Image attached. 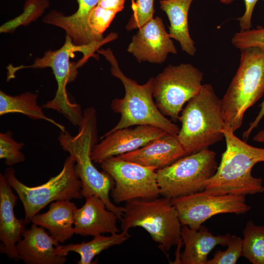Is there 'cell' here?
I'll return each instance as SVG.
<instances>
[{"mask_svg":"<svg viewBox=\"0 0 264 264\" xmlns=\"http://www.w3.org/2000/svg\"><path fill=\"white\" fill-rule=\"evenodd\" d=\"M77 207L70 200L50 203L47 212L37 214L32 219L33 224L47 229L58 242L64 243L75 234L74 218Z\"/></svg>","mask_w":264,"mask_h":264,"instance_id":"44dd1931","label":"cell"},{"mask_svg":"<svg viewBox=\"0 0 264 264\" xmlns=\"http://www.w3.org/2000/svg\"><path fill=\"white\" fill-rule=\"evenodd\" d=\"M231 235H214L205 226L198 230L182 225L181 238L184 245L180 264H206L208 255L217 245L227 246Z\"/></svg>","mask_w":264,"mask_h":264,"instance_id":"ffe728a7","label":"cell"},{"mask_svg":"<svg viewBox=\"0 0 264 264\" xmlns=\"http://www.w3.org/2000/svg\"><path fill=\"white\" fill-rule=\"evenodd\" d=\"M38 96L30 92L12 96L0 91V115L8 113L22 114L33 119L44 120L54 125L63 131L65 127L47 117L37 103Z\"/></svg>","mask_w":264,"mask_h":264,"instance_id":"cb8c5ba5","label":"cell"},{"mask_svg":"<svg viewBox=\"0 0 264 264\" xmlns=\"http://www.w3.org/2000/svg\"><path fill=\"white\" fill-rule=\"evenodd\" d=\"M186 155L177 136L167 132L138 149L117 156L157 171Z\"/></svg>","mask_w":264,"mask_h":264,"instance_id":"2e32d148","label":"cell"},{"mask_svg":"<svg viewBox=\"0 0 264 264\" xmlns=\"http://www.w3.org/2000/svg\"><path fill=\"white\" fill-rule=\"evenodd\" d=\"M117 13L115 11L98 5L94 7L88 19V25L93 35L101 40H105L103 33L109 26Z\"/></svg>","mask_w":264,"mask_h":264,"instance_id":"4316f807","label":"cell"},{"mask_svg":"<svg viewBox=\"0 0 264 264\" xmlns=\"http://www.w3.org/2000/svg\"></svg>","mask_w":264,"mask_h":264,"instance_id":"e575fe53","label":"cell"},{"mask_svg":"<svg viewBox=\"0 0 264 264\" xmlns=\"http://www.w3.org/2000/svg\"><path fill=\"white\" fill-rule=\"evenodd\" d=\"M243 235V256L253 264H264V226L249 220Z\"/></svg>","mask_w":264,"mask_h":264,"instance_id":"d4e9b609","label":"cell"},{"mask_svg":"<svg viewBox=\"0 0 264 264\" xmlns=\"http://www.w3.org/2000/svg\"><path fill=\"white\" fill-rule=\"evenodd\" d=\"M117 215L109 210L105 202L93 195L86 198L85 204L75 211V234L83 236H95L104 233H118Z\"/></svg>","mask_w":264,"mask_h":264,"instance_id":"ac0fdd59","label":"cell"},{"mask_svg":"<svg viewBox=\"0 0 264 264\" xmlns=\"http://www.w3.org/2000/svg\"><path fill=\"white\" fill-rule=\"evenodd\" d=\"M233 0H220L221 2L224 3H229L231 2ZM258 0H243L245 7V12L242 16L237 18V20L239 21L241 30L243 31L251 28L253 11L255 5Z\"/></svg>","mask_w":264,"mask_h":264,"instance_id":"4dcf8cb0","label":"cell"},{"mask_svg":"<svg viewBox=\"0 0 264 264\" xmlns=\"http://www.w3.org/2000/svg\"><path fill=\"white\" fill-rule=\"evenodd\" d=\"M154 0H136L132 5L133 13L126 25V29L139 28L153 18Z\"/></svg>","mask_w":264,"mask_h":264,"instance_id":"f546056e","label":"cell"},{"mask_svg":"<svg viewBox=\"0 0 264 264\" xmlns=\"http://www.w3.org/2000/svg\"><path fill=\"white\" fill-rule=\"evenodd\" d=\"M78 127V132L75 135L66 130L61 131L58 140L62 149L75 160V172L81 182L82 195L85 198L93 195L98 197L119 219L123 215L124 208L117 206L110 198L114 180L104 171L100 172L91 158V152L97 140V115L94 108L89 107L84 110Z\"/></svg>","mask_w":264,"mask_h":264,"instance_id":"6da1fadb","label":"cell"},{"mask_svg":"<svg viewBox=\"0 0 264 264\" xmlns=\"http://www.w3.org/2000/svg\"><path fill=\"white\" fill-rule=\"evenodd\" d=\"M98 52L110 62L111 75L121 81L125 92L122 98L114 99L111 103V110L119 113L121 117L117 124L107 132L135 125H150L177 136L179 127L160 112L154 101V78L151 77L145 84L139 85L123 73L110 48Z\"/></svg>","mask_w":264,"mask_h":264,"instance_id":"3957f363","label":"cell"},{"mask_svg":"<svg viewBox=\"0 0 264 264\" xmlns=\"http://www.w3.org/2000/svg\"><path fill=\"white\" fill-rule=\"evenodd\" d=\"M224 251H216L212 259L206 264H235L239 258L243 256L242 239L234 235H231Z\"/></svg>","mask_w":264,"mask_h":264,"instance_id":"83f0119b","label":"cell"},{"mask_svg":"<svg viewBox=\"0 0 264 264\" xmlns=\"http://www.w3.org/2000/svg\"><path fill=\"white\" fill-rule=\"evenodd\" d=\"M18 198L13 193L4 175L0 174V252L10 259H19L16 245L26 229L24 219L16 218L14 208Z\"/></svg>","mask_w":264,"mask_h":264,"instance_id":"e0dca14e","label":"cell"},{"mask_svg":"<svg viewBox=\"0 0 264 264\" xmlns=\"http://www.w3.org/2000/svg\"><path fill=\"white\" fill-rule=\"evenodd\" d=\"M259 107L261 108V109L258 114L254 121L249 124V126L248 129L243 133V140L245 141H246L248 139L252 131L258 126L260 122L264 116V100L259 105Z\"/></svg>","mask_w":264,"mask_h":264,"instance_id":"d6a6232c","label":"cell"},{"mask_svg":"<svg viewBox=\"0 0 264 264\" xmlns=\"http://www.w3.org/2000/svg\"><path fill=\"white\" fill-rule=\"evenodd\" d=\"M203 73L190 64L169 65L154 78L153 97L164 115L177 121L184 104L200 90Z\"/></svg>","mask_w":264,"mask_h":264,"instance_id":"30bf717a","label":"cell"},{"mask_svg":"<svg viewBox=\"0 0 264 264\" xmlns=\"http://www.w3.org/2000/svg\"><path fill=\"white\" fill-rule=\"evenodd\" d=\"M253 140L259 142H264V130L260 131L253 137Z\"/></svg>","mask_w":264,"mask_h":264,"instance_id":"836d02e7","label":"cell"},{"mask_svg":"<svg viewBox=\"0 0 264 264\" xmlns=\"http://www.w3.org/2000/svg\"><path fill=\"white\" fill-rule=\"evenodd\" d=\"M193 0H161L160 7L170 21L169 35L179 42L181 49L193 56L196 52L195 42L189 31L188 15Z\"/></svg>","mask_w":264,"mask_h":264,"instance_id":"7402d4cb","label":"cell"},{"mask_svg":"<svg viewBox=\"0 0 264 264\" xmlns=\"http://www.w3.org/2000/svg\"><path fill=\"white\" fill-rule=\"evenodd\" d=\"M179 221L198 230L212 217L220 214H243L251 209L245 202V196L226 194L216 195L205 190L171 198Z\"/></svg>","mask_w":264,"mask_h":264,"instance_id":"7c38bea8","label":"cell"},{"mask_svg":"<svg viewBox=\"0 0 264 264\" xmlns=\"http://www.w3.org/2000/svg\"><path fill=\"white\" fill-rule=\"evenodd\" d=\"M130 237L128 230L108 236L99 234L94 236L92 240L87 242L60 245V250L62 254L66 256L70 252L78 254L80 257L77 262L78 264H91L94 258L101 252L112 246L123 243Z\"/></svg>","mask_w":264,"mask_h":264,"instance_id":"603a6c76","label":"cell"},{"mask_svg":"<svg viewBox=\"0 0 264 264\" xmlns=\"http://www.w3.org/2000/svg\"><path fill=\"white\" fill-rule=\"evenodd\" d=\"M167 132L150 125H137L106 132L91 152L94 163H100L109 158L118 156L138 149Z\"/></svg>","mask_w":264,"mask_h":264,"instance_id":"4fadbf2b","label":"cell"},{"mask_svg":"<svg viewBox=\"0 0 264 264\" xmlns=\"http://www.w3.org/2000/svg\"><path fill=\"white\" fill-rule=\"evenodd\" d=\"M60 245L44 228L33 224L26 229L17 243L19 259L27 264H63L66 256L62 254Z\"/></svg>","mask_w":264,"mask_h":264,"instance_id":"9a60e30c","label":"cell"},{"mask_svg":"<svg viewBox=\"0 0 264 264\" xmlns=\"http://www.w3.org/2000/svg\"><path fill=\"white\" fill-rule=\"evenodd\" d=\"M24 144L15 141L11 132L0 133V158L4 160L7 166L21 163L25 160V155L21 151Z\"/></svg>","mask_w":264,"mask_h":264,"instance_id":"484cf974","label":"cell"},{"mask_svg":"<svg viewBox=\"0 0 264 264\" xmlns=\"http://www.w3.org/2000/svg\"><path fill=\"white\" fill-rule=\"evenodd\" d=\"M75 160L70 155L65 161L62 170L41 185L30 187L21 182L12 167L7 168L4 176L17 194L23 206L26 223L47 204L54 201L81 199V182L76 176Z\"/></svg>","mask_w":264,"mask_h":264,"instance_id":"ba28073f","label":"cell"},{"mask_svg":"<svg viewBox=\"0 0 264 264\" xmlns=\"http://www.w3.org/2000/svg\"><path fill=\"white\" fill-rule=\"evenodd\" d=\"M226 149L213 176L205 182V190L216 195L246 196L264 192L263 180L252 176L251 171L264 161V148L248 144L225 125L222 130Z\"/></svg>","mask_w":264,"mask_h":264,"instance_id":"7a4b0ae2","label":"cell"},{"mask_svg":"<svg viewBox=\"0 0 264 264\" xmlns=\"http://www.w3.org/2000/svg\"><path fill=\"white\" fill-rule=\"evenodd\" d=\"M126 0H99L97 5L103 8L115 11L117 13L124 8Z\"/></svg>","mask_w":264,"mask_h":264,"instance_id":"1f68e13d","label":"cell"},{"mask_svg":"<svg viewBox=\"0 0 264 264\" xmlns=\"http://www.w3.org/2000/svg\"><path fill=\"white\" fill-rule=\"evenodd\" d=\"M171 39L162 19L156 17L139 28L127 51L139 63L160 64L165 62L169 53H177Z\"/></svg>","mask_w":264,"mask_h":264,"instance_id":"5bb4252c","label":"cell"},{"mask_svg":"<svg viewBox=\"0 0 264 264\" xmlns=\"http://www.w3.org/2000/svg\"><path fill=\"white\" fill-rule=\"evenodd\" d=\"M217 168L216 154L208 148L186 155L156 171L160 195L171 199L204 191Z\"/></svg>","mask_w":264,"mask_h":264,"instance_id":"9c48e42d","label":"cell"},{"mask_svg":"<svg viewBox=\"0 0 264 264\" xmlns=\"http://www.w3.org/2000/svg\"><path fill=\"white\" fill-rule=\"evenodd\" d=\"M101 45L100 43L76 45L73 43L71 37L66 35L65 44L61 48L46 52L42 58H36L30 66L9 67L8 77L11 78L15 72L22 68L50 67L57 82V89L54 98L44 104L43 107L57 111L72 125L78 126L82 120L83 112L79 104L70 101L66 90V85L76 78L78 66L77 64L70 63L69 59L74 56V52H81L84 57L80 62L83 65L89 57H93L95 51Z\"/></svg>","mask_w":264,"mask_h":264,"instance_id":"5b68a950","label":"cell"},{"mask_svg":"<svg viewBox=\"0 0 264 264\" xmlns=\"http://www.w3.org/2000/svg\"><path fill=\"white\" fill-rule=\"evenodd\" d=\"M120 219L122 231L144 228L166 254L182 241L181 226L177 211L167 197L135 199L126 202Z\"/></svg>","mask_w":264,"mask_h":264,"instance_id":"52a82bcc","label":"cell"},{"mask_svg":"<svg viewBox=\"0 0 264 264\" xmlns=\"http://www.w3.org/2000/svg\"><path fill=\"white\" fill-rule=\"evenodd\" d=\"M240 50L239 66L221 99L224 122L234 132L242 125L245 111L264 93V51L255 47Z\"/></svg>","mask_w":264,"mask_h":264,"instance_id":"8992f818","label":"cell"},{"mask_svg":"<svg viewBox=\"0 0 264 264\" xmlns=\"http://www.w3.org/2000/svg\"><path fill=\"white\" fill-rule=\"evenodd\" d=\"M78 8L70 16H65L62 13L52 10L46 15L43 22L60 27L65 30L76 45H87L105 41L101 40L92 33L88 24V16L98 2L99 0H77Z\"/></svg>","mask_w":264,"mask_h":264,"instance_id":"d6986e66","label":"cell"},{"mask_svg":"<svg viewBox=\"0 0 264 264\" xmlns=\"http://www.w3.org/2000/svg\"><path fill=\"white\" fill-rule=\"evenodd\" d=\"M177 135L187 155L208 149L224 137L225 126L221 99L210 84H202L199 91L181 111Z\"/></svg>","mask_w":264,"mask_h":264,"instance_id":"277c9868","label":"cell"},{"mask_svg":"<svg viewBox=\"0 0 264 264\" xmlns=\"http://www.w3.org/2000/svg\"><path fill=\"white\" fill-rule=\"evenodd\" d=\"M231 42L240 50L255 47L264 51V27L257 26L254 29L240 30L234 35Z\"/></svg>","mask_w":264,"mask_h":264,"instance_id":"f1b7e54d","label":"cell"},{"mask_svg":"<svg viewBox=\"0 0 264 264\" xmlns=\"http://www.w3.org/2000/svg\"><path fill=\"white\" fill-rule=\"evenodd\" d=\"M100 164L103 170L114 180L110 195L116 204L135 199H153L160 195L156 171L117 156L106 159Z\"/></svg>","mask_w":264,"mask_h":264,"instance_id":"8fae6325","label":"cell"}]
</instances>
